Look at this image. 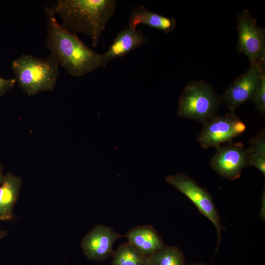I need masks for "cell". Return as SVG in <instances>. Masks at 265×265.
Masks as SVG:
<instances>
[{"mask_svg":"<svg viewBox=\"0 0 265 265\" xmlns=\"http://www.w3.org/2000/svg\"><path fill=\"white\" fill-rule=\"evenodd\" d=\"M265 75L257 88L252 100L254 102L256 108L263 114L265 112Z\"/></svg>","mask_w":265,"mask_h":265,"instance_id":"ac0fdd59","label":"cell"},{"mask_svg":"<svg viewBox=\"0 0 265 265\" xmlns=\"http://www.w3.org/2000/svg\"><path fill=\"white\" fill-rule=\"evenodd\" d=\"M111 265H148V257L129 242H124L113 253Z\"/></svg>","mask_w":265,"mask_h":265,"instance_id":"2e32d148","label":"cell"},{"mask_svg":"<svg viewBox=\"0 0 265 265\" xmlns=\"http://www.w3.org/2000/svg\"><path fill=\"white\" fill-rule=\"evenodd\" d=\"M165 181L188 198L199 212L213 224L218 236L217 248L220 241L221 230L224 228L220 223L219 216L212 195L205 188L183 173L168 176Z\"/></svg>","mask_w":265,"mask_h":265,"instance_id":"8992f818","label":"cell"},{"mask_svg":"<svg viewBox=\"0 0 265 265\" xmlns=\"http://www.w3.org/2000/svg\"><path fill=\"white\" fill-rule=\"evenodd\" d=\"M191 265H207L203 264V263H194V264H191Z\"/></svg>","mask_w":265,"mask_h":265,"instance_id":"7402d4cb","label":"cell"},{"mask_svg":"<svg viewBox=\"0 0 265 265\" xmlns=\"http://www.w3.org/2000/svg\"><path fill=\"white\" fill-rule=\"evenodd\" d=\"M148 257V265H186L184 255L177 246L165 245Z\"/></svg>","mask_w":265,"mask_h":265,"instance_id":"e0dca14e","label":"cell"},{"mask_svg":"<svg viewBox=\"0 0 265 265\" xmlns=\"http://www.w3.org/2000/svg\"><path fill=\"white\" fill-rule=\"evenodd\" d=\"M212 84L204 80L189 82L181 95L178 114L203 124L215 115L221 103Z\"/></svg>","mask_w":265,"mask_h":265,"instance_id":"277c9868","label":"cell"},{"mask_svg":"<svg viewBox=\"0 0 265 265\" xmlns=\"http://www.w3.org/2000/svg\"><path fill=\"white\" fill-rule=\"evenodd\" d=\"M211 160L212 167L221 176L234 180L246 167V149L242 142L232 141L222 144Z\"/></svg>","mask_w":265,"mask_h":265,"instance_id":"9c48e42d","label":"cell"},{"mask_svg":"<svg viewBox=\"0 0 265 265\" xmlns=\"http://www.w3.org/2000/svg\"><path fill=\"white\" fill-rule=\"evenodd\" d=\"M45 12L46 46L59 64L76 77H81L101 66L102 54L88 48L76 34L59 25L49 7H45Z\"/></svg>","mask_w":265,"mask_h":265,"instance_id":"6da1fadb","label":"cell"},{"mask_svg":"<svg viewBox=\"0 0 265 265\" xmlns=\"http://www.w3.org/2000/svg\"><path fill=\"white\" fill-rule=\"evenodd\" d=\"M140 24L168 33L175 27L176 21L174 18L163 16L139 5L132 9L129 18L128 27L136 28Z\"/></svg>","mask_w":265,"mask_h":265,"instance_id":"4fadbf2b","label":"cell"},{"mask_svg":"<svg viewBox=\"0 0 265 265\" xmlns=\"http://www.w3.org/2000/svg\"><path fill=\"white\" fill-rule=\"evenodd\" d=\"M121 237L111 228L98 225L84 236L81 246L89 260L102 261L112 253L114 242Z\"/></svg>","mask_w":265,"mask_h":265,"instance_id":"30bf717a","label":"cell"},{"mask_svg":"<svg viewBox=\"0 0 265 265\" xmlns=\"http://www.w3.org/2000/svg\"><path fill=\"white\" fill-rule=\"evenodd\" d=\"M246 150V166L257 168L265 176V132L262 130L250 140Z\"/></svg>","mask_w":265,"mask_h":265,"instance_id":"9a60e30c","label":"cell"},{"mask_svg":"<svg viewBox=\"0 0 265 265\" xmlns=\"http://www.w3.org/2000/svg\"><path fill=\"white\" fill-rule=\"evenodd\" d=\"M116 4L115 0H58L49 8L60 16L63 27L76 34L86 35L95 47Z\"/></svg>","mask_w":265,"mask_h":265,"instance_id":"7a4b0ae2","label":"cell"},{"mask_svg":"<svg viewBox=\"0 0 265 265\" xmlns=\"http://www.w3.org/2000/svg\"><path fill=\"white\" fill-rule=\"evenodd\" d=\"M125 237L128 242L147 257L165 245L157 231L150 225H139L132 228L126 234Z\"/></svg>","mask_w":265,"mask_h":265,"instance_id":"7c38bea8","label":"cell"},{"mask_svg":"<svg viewBox=\"0 0 265 265\" xmlns=\"http://www.w3.org/2000/svg\"><path fill=\"white\" fill-rule=\"evenodd\" d=\"M22 180L8 172L4 176L0 186V220H9L12 217L13 207L17 201Z\"/></svg>","mask_w":265,"mask_h":265,"instance_id":"5bb4252c","label":"cell"},{"mask_svg":"<svg viewBox=\"0 0 265 265\" xmlns=\"http://www.w3.org/2000/svg\"><path fill=\"white\" fill-rule=\"evenodd\" d=\"M59 63L50 55L41 58L23 54L12 63L16 81L29 96L52 91L59 76Z\"/></svg>","mask_w":265,"mask_h":265,"instance_id":"3957f363","label":"cell"},{"mask_svg":"<svg viewBox=\"0 0 265 265\" xmlns=\"http://www.w3.org/2000/svg\"><path fill=\"white\" fill-rule=\"evenodd\" d=\"M16 82L15 78L4 79L0 76V96H2L7 91L11 89Z\"/></svg>","mask_w":265,"mask_h":265,"instance_id":"d6986e66","label":"cell"},{"mask_svg":"<svg viewBox=\"0 0 265 265\" xmlns=\"http://www.w3.org/2000/svg\"><path fill=\"white\" fill-rule=\"evenodd\" d=\"M149 42L148 37L140 30L128 27L121 30L108 50L102 54L101 66L106 67L111 60L125 55Z\"/></svg>","mask_w":265,"mask_h":265,"instance_id":"8fae6325","label":"cell"},{"mask_svg":"<svg viewBox=\"0 0 265 265\" xmlns=\"http://www.w3.org/2000/svg\"><path fill=\"white\" fill-rule=\"evenodd\" d=\"M4 180V176L2 175V167L0 165V184H2Z\"/></svg>","mask_w":265,"mask_h":265,"instance_id":"ffe728a7","label":"cell"},{"mask_svg":"<svg viewBox=\"0 0 265 265\" xmlns=\"http://www.w3.org/2000/svg\"><path fill=\"white\" fill-rule=\"evenodd\" d=\"M7 233L4 231L0 230V239L6 236Z\"/></svg>","mask_w":265,"mask_h":265,"instance_id":"44dd1931","label":"cell"},{"mask_svg":"<svg viewBox=\"0 0 265 265\" xmlns=\"http://www.w3.org/2000/svg\"><path fill=\"white\" fill-rule=\"evenodd\" d=\"M238 40V52L245 55L250 65L265 62V30L259 26L248 10L237 15L236 18Z\"/></svg>","mask_w":265,"mask_h":265,"instance_id":"5b68a950","label":"cell"},{"mask_svg":"<svg viewBox=\"0 0 265 265\" xmlns=\"http://www.w3.org/2000/svg\"><path fill=\"white\" fill-rule=\"evenodd\" d=\"M265 75V63L250 65L244 73L239 76L220 97L230 110L235 113V109L250 100Z\"/></svg>","mask_w":265,"mask_h":265,"instance_id":"ba28073f","label":"cell"},{"mask_svg":"<svg viewBox=\"0 0 265 265\" xmlns=\"http://www.w3.org/2000/svg\"><path fill=\"white\" fill-rule=\"evenodd\" d=\"M246 128L243 122L235 113L230 112L222 116L214 115L204 124L197 139L204 149L211 147L216 148L241 135Z\"/></svg>","mask_w":265,"mask_h":265,"instance_id":"52a82bcc","label":"cell"}]
</instances>
